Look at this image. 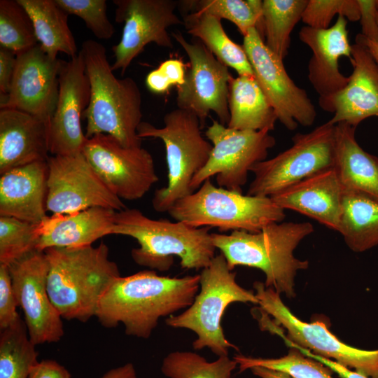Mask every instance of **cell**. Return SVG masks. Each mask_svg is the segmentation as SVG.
I'll list each match as a JSON object with an SVG mask.
<instances>
[{
    "instance_id": "obj_46",
    "label": "cell",
    "mask_w": 378,
    "mask_h": 378,
    "mask_svg": "<svg viewBox=\"0 0 378 378\" xmlns=\"http://www.w3.org/2000/svg\"><path fill=\"white\" fill-rule=\"evenodd\" d=\"M146 83L151 92L158 94L167 92L172 87V85L158 68L147 75Z\"/></svg>"
},
{
    "instance_id": "obj_3",
    "label": "cell",
    "mask_w": 378,
    "mask_h": 378,
    "mask_svg": "<svg viewBox=\"0 0 378 378\" xmlns=\"http://www.w3.org/2000/svg\"><path fill=\"white\" fill-rule=\"evenodd\" d=\"M314 230L308 222L283 221L270 224L258 232L211 233V239L231 271L237 266L259 269L265 275L267 288L290 298L295 296L297 272L309 267V262L296 258L293 251Z\"/></svg>"
},
{
    "instance_id": "obj_12",
    "label": "cell",
    "mask_w": 378,
    "mask_h": 378,
    "mask_svg": "<svg viewBox=\"0 0 378 378\" xmlns=\"http://www.w3.org/2000/svg\"><path fill=\"white\" fill-rule=\"evenodd\" d=\"M46 210L71 214L92 207L119 211L126 209L84 155H52L47 160Z\"/></svg>"
},
{
    "instance_id": "obj_15",
    "label": "cell",
    "mask_w": 378,
    "mask_h": 378,
    "mask_svg": "<svg viewBox=\"0 0 378 378\" xmlns=\"http://www.w3.org/2000/svg\"><path fill=\"white\" fill-rule=\"evenodd\" d=\"M82 153L119 198H141L158 181L150 153L142 147L126 148L114 137L98 134L87 139Z\"/></svg>"
},
{
    "instance_id": "obj_11",
    "label": "cell",
    "mask_w": 378,
    "mask_h": 378,
    "mask_svg": "<svg viewBox=\"0 0 378 378\" xmlns=\"http://www.w3.org/2000/svg\"><path fill=\"white\" fill-rule=\"evenodd\" d=\"M205 136L213 148L207 162L191 181L193 192L216 175L218 187L242 192L248 172L254 164L266 160L268 150L276 144L268 130H235L214 120Z\"/></svg>"
},
{
    "instance_id": "obj_24",
    "label": "cell",
    "mask_w": 378,
    "mask_h": 378,
    "mask_svg": "<svg viewBox=\"0 0 378 378\" xmlns=\"http://www.w3.org/2000/svg\"><path fill=\"white\" fill-rule=\"evenodd\" d=\"M48 164L38 161L11 169L0 177V216L39 223L46 214Z\"/></svg>"
},
{
    "instance_id": "obj_25",
    "label": "cell",
    "mask_w": 378,
    "mask_h": 378,
    "mask_svg": "<svg viewBox=\"0 0 378 378\" xmlns=\"http://www.w3.org/2000/svg\"><path fill=\"white\" fill-rule=\"evenodd\" d=\"M116 211L92 207L71 214H52L40 223L41 237L36 250L92 246L112 234Z\"/></svg>"
},
{
    "instance_id": "obj_48",
    "label": "cell",
    "mask_w": 378,
    "mask_h": 378,
    "mask_svg": "<svg viewBox=\"0 0 378 378\" xmlns=\"http://www.w3.org/2000/svg\"><path fill=\"white\" fill-rule=\"evenodd\" d=\"M250 370L254 375L260 378H293L286 372L260 366H255Z\"/></svg>"
},
{
    "instance_id": "obj_21",
    "label": "cell",
    "mask_w": 378,
    "mask_h": 378,
    "mask_svg": "<svg viewBox=\"0 0 378 378\" xmlns=\"http://www.w3.org/2000/svg\"><path fill=\"white\" fill-rule=\"evenodd\" d=\"M299 38L312 50L308 64V79L318 94V102L330 98L343 89L349 76L343 75L339 69V59L351 57L347 20L338 15L335 23L328 29H318L302 27Z\"/></svg>"
},
{
    "instance_id": "obj_17",
    "label": "cell",
    "mask_w": 378,
    "mask_h": 378,
    "mask_svg": "<svg viewBox=\"0 0 378 378\" xmlns=\"http://www.w3.org/2000/svg\"><path fill=\"white\" fill-rule=\"evenodd\" d=\"M8 268L31 341L36 346L59 342L64 333L63 322L48 293V265L44 251H34Z\"/></svg>"
},
{
    "instance_id": "obj_36",
    "label": "cell",
    "mask_w": 378,
    "mask_h": 378,
    "mask_svg": "<svg viewBox=\"0 0 378 378\" xmlns=\"http://www.w3.org/2000/svg\"><path fill=\"white\" fill-rule=\"evenodd\" d=\"M233 359L239 365L240 372L260 366L286 372L293 378H333L334 372L330 368L306 356L295 347H290L288 354L278 358H253L238 354Z\"/></svg>"
},
{
    "instance_id": "obj_6",
    "label": "cell",
    "mask_w": 378,
    "mask_h": 378,
    "mask_svg": "<svg viewBox=\"0 0 378 378\" xmlns=\"http://www.w3.org/2000/svg\"><path fill=\"white\" fill-rule=\"evenodd\" d=\"M200 275V291L191 305L182 313L166 318L165 323L194 332L197 335L194 349L208 348L218 357L228 356L230 349H239L223 332L221 322L226 308L233 302L258 304V299L252 290L239 285L236 273L229 269L222 253L215 255Z\"/></svg>"
},
{
    "instance_id": "obj_23",
    "label": "cell",
    "mask_w": 378,
    "mask_h": 378,
    "mask_svg": "<svg viewBox=\"0 0 378 378\" xmlns=\"http://www.w3.org/2000/svg\"><path fill=\"white\" fill-rule=\"evenodd\" d=\"M49 124L20 110L0 108V174L48 160Z\"/></svg>"
},
{
    "instance_id": "obj_30",
    "label": "cell",
    "mask_w": 378,
    "mask_h": 378,
    "mask_svg": "<svg viewBox=\"0 0 378 378\" xmlns=\"http://www.w3.org/2000/svg\"><path fill=\"white\" fill-rule=\"evenodd\" d=\"M183 22L189 34L197 38L220 62L235 70L238 76L253 75L243 46L230 39L220 18L191 11L183 15Z\"/></svg>"
},
{
    "instance_id": "obj_8",
    "label": "cell",
    "mask_w": 378,
    "mask_h": 378,
    "mask_svg": "<svg viewBox=\"0 0 378 378\" xmlns=\"http://www.w3.org/2000/svg\"><path fill=\"white\" fill-rule=\"evenodd\" d=\"M284 211L270 197L216 187L209 178L197 190L177 200L168 213L176 221L195 227H216L222 232H258L270 224L283 222Z\"/></svg>"
},
{
    "instance_id": "obj_37",
    "label": "cell",
    "mask_w": 378,
    "mask_h": 378,
    "mask_svg": "<svg viewBox=\"0 0 378 378\" xmlns=\"http://www.w3.org/2000/svg\"><path fill=\"white\" fill-rule=\"evenodd\" d=\"M39 223L0 216V264L10 265L36 250Z\"/></svg>"
},
{
    "instance_id": "obj_5",
    "label": "cell",
    "mask_w": 378,
    "mask_h": 378,
    "mask_svg": "<svg viewBox=\"0 0 378 378\" xmlns=\"http://www.w3.org/2000/svg\"><path fill=\"white\" fill-rule=\"evenodd\" d=\"M209 230L181 221L153 220L139 209L126 208L116 212L112 234L137 241L139 247L132 249L131 256L139 265L164 272L177 256L181 268L199 270L208 267L216 255Z\"/></svg>"
},
{
    "instance_id": "obj_50",
    "label": "cell",
    "mask_w": 378,
    "mask_h": 378,
    "mask_svg": "<svg viewBox=\"0 0 378 378\" xmlns=\"http://www.w3.org/2000/svg\"><path fill=\"white\" fill-rule=\"evenodd\" d=\"M377 10H378V0L377 1Z\"/></svg>"
},
{
    "instance_id": "obj_33",
    "label": "cell",
    "mask_w": 378,
    "mask_h": 378,
    "mask_svg": "<svg viewBox=\"0 0 378 378\" xmlns=\"http://www.w3.org/2000/svg\"><path fill=\"white\" fill-rule=\"evenodd\" d=\"M188 9L214 15L234 23L245 36L255 28L264 41L262 1L261 0H195L183 1Z\"/></svg>"
},
{
    "instance_id": "obj_42",
    "label": "cell",
    "mask_w": 378,
    "mask_h": 378,
    "mask_svg": "<svg viewBox=\"0 0 378 378\" xmlns=\"http://www.w3.org/2000/svg\"><path fill=\"white\" fill-rule=\"evenodd\" d=\"M17 55L0 46V94H8L16 65Z\"/></svg>"
},
{
    "instance_id": "obj_16",
    "label": "cell",
    "mask_w": 378,
    "mask_h": 378,
    "mask_svg": "<svg viewBox=\"0 0 378 378\" xmlns=\"http://www.w3.org/2000/svg\"><path fill=\"white\" fill-rule=\"evenodd\" d=\"M116 6L115 20L123 22L121 39L112 47L113 71L124 74L132 62L153 43L165 48H173L168 29L183 24L176 14L178 1L174 0H113Z\"/></svg>"
},
{
    "instance_id": "obj_27",
    "label": "cell",
    "mask_w": 378,
    "mask_h": 378,
    "mask_svg": "<svg viewBox=\"0 0 378 378\" xmlns=\"http://www.w3.org/2000/svg\"><path fill=\"white\" fill-rule=\"evenodd\" d=\"M230 119L227 126L240 130H274L276 113L254 75L232 78L229 85Z\"/></svg>"
},
{
    "instance_id": "obj_28",
    "label": "cell",
    "mask_w": 378,
    "mask_h": 378,
    "mask_svg": "<svg viewBox=\"0 0 378 378\" xmlns=\"http://www.w3.org/2000/svg\"><path fill=\"white\" fill-rule=\"evenodd\" d=\"M354 252L378 245V200L363 193L344 190L339 230Z\"/></svg>"
},
{
    "instance_id": "obj_14",
    "label": "cell",
    "mask_w": 378,
    "mask_h": 378,
    "mask_svg": "<svg viewBox=\"0 0 378 378\" xmlns=\"http://www.w3.org/2000/svg\"><path fill=\"white\" fill-rule=\"evenodd\" d=\"M242 46L277 120L289 130H295L298 124L304 127L313 125L316 111L307 92L290 78L283 60L266 46L255 28L244 36Z\"/></svg>"
},
{
    "instance_id": "obj_19",
    "label": "cell",
    "mask_w": 378,
    "mask_h": 378,
    "mask_svg": "<svg viewBox=\"0 0 378 378\" xmlns=\"http://www.w3.org/2000/svg\"><path fill=\"white\" fill-rule=\"evenodd\" d=\"M90 98V85L81 51L63 61L59 74V94L49 124V149L52 155L82 153L87 140L81 118Z\"/></svg>"
},
{
    "instance_id": "obj_1",
    "label": "cell",
    "mask_w": 378,
    "mask_h": 378,
    "mask_svg": "<svg viewBox=\"0 0 378 378\" xmlns=\"http://www.w3.org/2000/svg\"><path fill=\"white\" fill-rule=\"evenodd\" d=\"M200 280V274L169 277L154 270L120 276L102 296L95 317L105 328L122 323L126 335L147 339L160 318L191 305Z\"/></svg>"
},
{
    "instance_id": "obj_18",
    "label": "cell",
    "mask_w": 378,
    "mask_h": 378,
    "mask_svg": "<svg viewBox=\"0 0 378 378\" xmlns=\"http://www.w3.org/2000/svg\"><path fill=\"white\" fill-rule=\"evenodd\" d=\"M63 61L50 56L39 43L18 54L10 89L1 96L0 108L20 110L50 122L57 102Z\"/></svg>"
},
{
    "instance_id": "obj_32",
    "label": "cell",
    "mask_w": 378,
    "mask_h": 378,
    "mask_svg": "<svg viewBox=\"0 0 378 378\" xmlns=\"http://www.w3.org/2000/svg\"><path fill=\"white\" fill-rule=\"evenodd\" d=\"M0 332V378H28L38 354L24 320Z\"/></svg>"
},
{
    "instance_id": "obj_22",
    "label": "cell",
    "mask_w": 378,
    "mask_h": 378,
    "mask_svg": "<svg viewBox=\"0 0 378 378\" xmlns=\"http://www.w3.org/2000/svg\"><path fill=\"white\" fill-rule=\"evenodd\" d=\"M344 188L334 167L317 172L272 195L279 207L314 219L338 232Z\"/></svg>"
},
{
    "instance_id": "obj_20",
    "label": "cell",
    "mask_w": 378,
    "mask_h": 378,
    "mask_svg": "<svg viewBox=\"0 0 378 378\" xmlns=\"http://www.w3.org/2000/svg\"><path fill=\"white\" fill-rule=\"evenodd\" d=\"M349 60L353 71L346 85L319 105L323 111L334 113L328 120L330 124L345 122L356 128L366 118L378 116V64L357 41L351 46Z\"/></svg>"
},
{
    "instance_id": "obj_31",
    "label": "cell",
    "mask_w": 378,
    "mask_h": 378,
    "mask_svg": "<svg viewBox=\"0 0 378 378\" xmlns=\"http://www.w3.org/2000/svg\"><path fill=\"white\" fill-rule=\"evenodd\" d=\"M308 0H263L264 42L282 60L288 54L290 34L302 20Z\"/></svg>"
},
{
    "instance_id": "obj_39",
    "label": "cell",
    "mask_w": 378,
    "mask_h": 378,
    "mask_svg": "<svg viewBox=\"0 0 378 378\" xmlns=\"http://www.w3.org/2000/svg\"><path fill=\"white\" fill-rule=\"evenodd\" d=\"M69 15L81 18L86 27L99 39H109L114 32L113 24L106 14V0H55Z\"/></svg>"
},
{
    "instance_id": "obj_9",
    "label": "cell",
    "mask_w": 378,
    "mask_h": 378,
    "mask_svg": "<svg viewBox=\"0 0 378 378\" xmlns=\"http://www.w3.org/2000/svg\"><path fill=\"white\" fill-rule=\"evenodd\" d=\"M293 145L275 157L254 164L248 195L272 197L317 172L334 167L335 125L328 121L306 134L297 133Z\"/></svg>"
},
{
    "instance_id": "obj_26",
    "label": "cell",
    "mask_w": 378,
    "mask_h": 378,
    "mask_svg": "<svg viewBox=\"0 0 378 378\" xmlns=\"http://www.w3.org/2000/svg\"><path fill=\"white\" fill-rule=\"evenodd\" d=\"M355 130L345 122L335 125L334 167L344 190L378 200V158L360 146Z\"/></svg>"
},
{
    "instance_id": "obj_41",
    "label": "cell",
    "mask_w": 378,
    "mask_h": 378,
    "mask_svg": "<svg viewBox=\"0 0 378 378\" xmlns=\"http://www.w3.org/2000/svg\"><path fill=\"white\" fill-rule=\"evenodd\" d=\"M360 10L362 34L365 39L376 41L378 39L377 1L358 0Z\"/></svg>"
},
{
    "instance_id": "obj_47",
    "label": "cell",
    "mask_w": 378,
    "mask_h": 378,
    "mask_svg": "<svg viewBox=\"0 0 378 378\" xmlns=\"http://www.w3.org/2000/svg\"><path fill=\"white\" fill-rule=\"evenodd\" d=\"M100 378H137V375L134 365L128 363L109 370Z\"/></svg>"
},
{
    "instance_id": "obj_49",
    "label": "cell",
    "mask_w": 378,
    "mask_h": 378,
    "mask_svg": "<svg viewBox=\"0 0 378 378\" xmlns=\"http://www.w3.org/2000/svg\"><path fill=\"white\" fill-rule=\"evenodd\" d=\"M377 23H378V14H377ZM356 41L363 44L370 51L373 58L378 64V39L376 41H371L365 39L360 34H358L356 37Z\"/></svg>"
},
{
    "instance_id": "obj_34",
    "label": "cell",
    "mask_w": 378,
    "mask_h": 378,
    "mask_svg": "<svg viewBox=\"0 0 378 378\" xmlns=\"http://www.w3.org/2000/svg\"><path fill=\"white\" fill-rule=\"evenodd\" d=\"M237 365L228 356L209 362L197 353L176 351L164 357L161 371L168 378H231Z\"/></svg>"
},
{
    "instance_id": "obj_35",
    "label": "cell",
    "mask_w": 378,
    "mask_h": 378,
    "mask_svg": "<svg viewBox=\"0 0 378 378\" xmlns=\"http://www.w3.org/2000/svg\"><path fill=\"white\" fill-rule=\"evenodd\" d=\"M38 43L33 22L18 0L0 1V46L16 55Z\"/></svg>"
},
{
    "instance_id": "obj_10",
    "label": "cell",
    "mask_w": 378,
    "mask_h": 378,
    "mask_svg": "<svg viewBox=\"0 0 378 378\" xmlns=\"http://www.w3.org/2000/svg\"><path fill=\"white\" fill-rule=\"evenodd\" d=\"M258 304L264 313L272 316L276 324L287 331L274 328L285 342L306 349L313 354L330 359L368 378H378V349L364 350L344 344L321 321L306 323L296 317L283 302L280 294L265 284H253Z\"/></svg>"
},
{
    "instance_id": "obj_7",
    "label": "cell",
    "mask_w": 378,
    "mask_h": 378,
    "mask_svg": "<svg viewBox=\"0 0 378 378\" xmlns=\"http://www.w3.org/2000/svg\"><path fill=\"white\" fill-rule=\"evenodd\" d=\"M163 122L159 128L142 121L137 129L140 139H160L165 147L167 184L157 189L152 200L153 209L160 213L168 212L177 200L193 192L191 181L207 162L213 148L192 113L177 108L164 115Z\"/></svg>"
},
{
    "instance_id": "obj_4",
    "label": "cell",
    "mask_w": 378,
    "mask_h": 378,
    "mask_svg": "<svg viewBox=\"0 0 378 378\" xmlns=\"http://www.w3.org/2000/svg\"><path fill=\"white\" fill-rule=\"evenodd\" d=\"M80 51L90 85V102L83 116L86 120V138L105 134L126 148L141 147L137 134L143 116L139 85L130 77H115L106 48L100 43L86 40Z\"/></svg>"
},
{
    "instance_id": "obj_40",
    "label": "cell",
    "mask_w": 378,
    "mask_h": 378,
    "mask_svg": "<svg viewBox=\"0 0 378 378\" xmlns=\"http://www.w3.org/2000/svg\"><path fill=\"white\" fill-rule=\"evenodd\" d=\"M8 265L0 264V330L15 323L20 316Z\"/></svg>"
},
{
    "instance_id": "obj_13",
    "label": "cell",
    "mask_w": 378,
    "mask_h": 378,
    "mask_svg": "<svg viewBox=\"0 0 378 378\" xmlns=\"http://www.w3.org/2000/svg\"><path fill=\"white\" fill-rule=\"evenodd\" d=\"M172 37L184 50L190 61L184 83L177 86V108L195 114L202 128L211 111L217 115L219 122L227 125L229 85L233 78L228 67L201 41L188 42L178 32H172Z\"/></svg>"
},
{
    "instance_id": "obj_38",
    "label": "cell",
    "mask_w": 378,
    "mask_h": 378,
    "mask_svg": "<svg viewBox=\"0 0 378 378\" xmlns=\"http://www.w3.org/2000/svg\"><path fill=\"white\" fill-rule=\"evenodd\" d=\"M336 15L352 22L360 20L358 0H308L301 20L307 27L326 29Z\"/></svg>"
},
{
    "instance_id": "obj_43",
    "label": "cell",
    "mask_w": 378,
    "mask_h": 378,
    "mask_svg": "<svg viewBox=\"0 0 378 378\" xmlns=\"http://www.w3.org/2000/svg\"><path fill=\"white\" fill-rule=\"evenodd\" d=\"M28 378H71L69 372L53 360L38 361L32 368Z\"/></svg>"
},
{
    "instance_id": "obj_29",
    "label": "cell",
    "mask_w": 378,
    "mask_h": 378,
    "mask_svg": "<svg viewBox=\"0 0 378 378\" xmlns=\"http://www.w3.org/2000/svg\"><path fill=\"white\" fill-rule=\"evenodd\" d=\"M29 15L36 38L50 56L59 52L70 58L78 52L74 36L68 24V15L55 0H18Z\"/></svg>"
},
{
    "instance_id": "obj_2",
    "label": "cell",
    "mask_w": 378,
    "mask_h": 378,
    "mask_svg": "<svg viewBox=\"0 0 378 378\" xmlns=\"http://www.w3.org/2000/svg\"><path fill=\"white\" fill-rule=\"evenodd\" d=\"M44 253L48 293L62 318L86 322L95 316L102 296L120 276L107 245L50 248Z\"/></svg>"
},
{
    "instance_id": "obj_44",
    "label": "cell",
    "mask_w": 378,
    "mask_h": 378,
    "mask_svg": "<svg viewBox=\"0 0 378 378\" xmlns=\"http://www.w3.org/2000/svg\"><path fill=\"white\" fill-rule=\"evenodd\" d=\"M158 69L172 85L179 86L184 83L185 64L180 59H169L162 62Z\"/></svg>"
},
{
    "instance_id": "obj_45",
    "label": "cell",
    "mask_w": 378,
    "mask_h": 378,
    "mask_svg": "<svg viewBox=\"0 0 378 378\" xmlns=\"http://www.w3.org/2000/svg\"><path fill=\"white\" fill-rule=\"evenodd\" d=\"M288 345L290 347L297 348L301 351L302 354H303L306 356L316 360L323 363V365H326L327 367L330 368L334 372L337 374L340 378H368L355 371L351 370L350 369L337 363L334 360L314 354L308 349L295 346L291 343H288Z\"/></svg>"
}]
</instances>
